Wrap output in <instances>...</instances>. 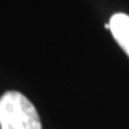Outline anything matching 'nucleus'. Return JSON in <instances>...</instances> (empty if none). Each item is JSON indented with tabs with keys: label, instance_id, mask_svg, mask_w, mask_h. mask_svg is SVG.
I'll use <instances>...</instances> for the list:
<instances>
[{
	"label": "nucleus",
	"instance_id": "f03ea898",
	"mask_svg": "<svg viewBox=\"0 0 129 129\" xmlns=\"http://www.w3.org/2000/svg\"><path fill=\"white\" fill-rule=\"evenodd\" d=\"M107 28L121 49L129 55V16L125 13H115L111 17Z\"/></svg>",
	"mask_w": 129,
	"mask_h": 129
},
{
	"label": "nucleus",
	"instance_id": "f257e3e1",
	"mask_svg": "<svg viewBox=\"0 0 129 129\" xmlns=\"http://www.w3.org/2000/svg\"><path fill=\"white\" fill-rule=\"evenodd\" d=\"M0 129H42L36 107L17 91L0 98Z\"/></svg>",
	"mask_w": 129,
	"mask_h": 129
}]
</instances>
